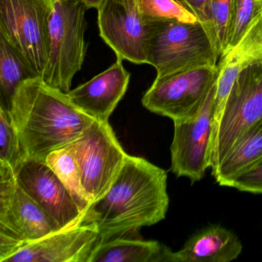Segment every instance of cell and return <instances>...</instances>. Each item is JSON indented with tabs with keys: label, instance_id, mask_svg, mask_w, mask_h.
Returning <instances> with one entry per match:
<instances>
[{
	"label": "cell",
	"instance_id": "6da1fadb",
	"mask_svg": "<svg viewBox=\"0 0 262 262\" xmlns=\"http://www.w3.org/2000/svg\"><path fill=\"white\" fill-rule=\"evenodd\" d=\"M168 176L143 158L128 155L106 194L93 203L82 224L94 223L99 242L135 234L165 219L169 206Z\"/></svg>",
	"mask_w": 262,
	"mask_h": 262
},
{
	"label": "cell",
	"instance_id": "7a4b0ae2",
	"mask_svg": "<svg viewBox=\"0 0 262 262\" xmlns=\"http://www.w3.org/2000/svg\"><path fill=\"white\" fill-rule=\"evenodd\" d=\"M9 112L27 156L40 162L79 139L96 120L39 77L19 85Z\"/></svg>",
	"mask_w": 262,
	"mask_h": 262
},
{
	"label": "cell",
	"instance_id": "3957f363",
	"mask_svg": "<svg viewBox=\"0 0 262 262\" xmlns=\"http://www.w3.org/2000/svg\"><path fill=\"white\" fill-rule=\"evenodd\" d=\"M147 64L163 77L190 69L217 67L219 56L200 22L148 24Z\"/></svg>",
	"mask_w": 262,
	"mask_h": 262
},
{
	"label": "cell",
	"instance_id": "277c9868",
	"mask_svg": "<svg viewBox=\"0 0 262 262\" xmlns=\"http://www.w3.org/2000/svg\"><path fill=\"white\" fill-rule=\"evenodd\" d=\"M86 10L81 0H56L50 19V54L41 79L63 93L70 91L85 60Z\"/></svg>",
	"mask_w": 262,
	"mask_h": 262
},
{
	"label": "cell",
	"instance_id": "5b68a950",
	"mask_svg": "<svg viewBox=\"0 0 262 262\" xmlns=\"http://www.w3.org/2000/svg\"><path fill=\"white\" fill-rule=\"evenodd\" d=\"M56 0H0V36L42 77L50 54V24Z\"/></svg>",
	"mask_w": 262,
	"mask_h": 262
},
{
	"label": "cell",
	"instance_id": "8992f818",
	"mask_svg": "<svg viewBox=\"0 0 262 262\" xmlns=\"http://www.w3.org/2000/svg\"><path fill=\"white\" fill-rule=\"evenodd\" d=\"M262 119V61L244 69L233 83L211 151V172L251 125Z\"/></svg>",
	"mask_w": 262,
	"mask_h": 262
},
{
	"label": "cell",
	"instance_id": "52a82bcc",
	"mask_svg": "<svg viewBox=\"0 0 262 262\" xmlns=\"http://www.w3.org/2000/svg\"><path fill=\"white\" fill-rule=\"evenodd\" d=\"M67 147L77 162L82 185L92 205L111 188L128 154L108 122L98 120Z\"/></svg>",
	"mask_w": 262,
	"mask_h": 262
},
{
	"label": "cell",
	"instance_id": "ba28073f",
	"mask_svg": "<svg viewBox=\"0 0 262 262\" xmlns=\"http://www.w3.org/2000/svg\"><path fill=\"white\" fill-rule=\"evenodd\" d=\"M219 77L217 67H201L156 77L142 103L148 111L174 121L194 119Z\"/></svg>",
	"mask_w": 262,
	"mask_h": 262
},
{
	"label": "cell",
	"instance_id": "9c48e42d",
	"mask_svg": "<svg viewBox=\"0 0 262 262\" xmlns=\"http://www.w3.org/2000/svg\"><path fill=\"white\" fill-rule=\"evenodd\" d=\"M217 82L195 118L174 122L171 170L177 177L188 178L192 184L202 180L206 170L211 167Z\"/></svg>",
	"mask_w": 262,
	"mask_h": 262
},
{
	"label": "cell",
	"instance_id": "30bf717a",
	"mask_svg": "<svg viewBox=\"0 0 262 262\" xmlns=\"http://www.w3.org/2000/svg\"><path fill=\"white\" fill-rule=\"evenodd\" d=\"M59 230L60 227L21 188L13 168L0 163V234L17 242L19 248Z\"/></svg>",
	"mask_w": 262,
	"mask_h": 262
},
{
	"label": "cell",
	"instance_id": "8fae6325",
	"mask_svg": "<svg viewBox=\"0 0 262 262\" xmlns=\"http://www.w3.org/2000/svg\"><path fill=\"white\" fill-rule=\"evenodd\" d=\"M97 10L99 35L117 58L147 64L148 24L141 17L137 0H104Z\"/></svg>",
	"mask_w": 262,
	"mask_h": 262
},
{
	"label": "cell",
	"instance_id": "7c38bea8",
	"mask_svg": "<svg viewBox=\"0 0 262 262\" xmlns=\"http://www.w3.org/2000/svg\"><path fill=\"white\" fill-rule=\"evenodd\" d=\"M13 170L21 188L61 229L82 223L80 208L47 162L27 158Z\"/></svg>",
	"mask_w": 262,
	"mask_h": 262
},
{
	"label": "cell",
	"instance_id": "4fadbf2b",
	"mask_svg": "<svg viewBox=\"0 0 262 262\" xmlns=\"http://www.w3.org/2000/svg\"><path fill=\"white\" fill-rule=\"evenodd\" d=\"M99 239L94 223H80L24 244L5 261L88 262Z\"/></svg>",
	"mask_w": 262,
	"mask_h": 262
},
{
	"label": "cell",
	"instance_id": "5bb4252c",
	"mask_svg": "<svg viewBox=\"0 0 262 262\" xmlns=\"http://www.w3.org/2000/svg\"><path fill=\"white\" fill-rule=\"evenodd\" d=\"M122 62V59L117 58L105 71L70 90L67 95L72 102L96 120L108 122L129 84L131 75Z\"/></svg>",
	"mask_w": 262,
	"mask_h": 262
},
{
	"label": "cell",
	"instance_id": "9a60e30c",
	"mask_svg": "<svg viewBox=\"0 0 262 262\" xmlns=\"http://www.w3.org/2000/svg\"><path fill=\"white\" fill-rule=\"evenodd\" d=\"M260 61H262V13L240 41L225 52L217 62L219 77L214 99V129L219 123L233 83L239 73L248 66Z\"/></svg>",
	"mask_w": 262,
	"mask_h": 262
},
{
	"label": "cell",
	"instance_id": "2e32d148",
	"mask_svg": "<svg viewBox=\"0 0 262 262\" xmlns=\"http://www.w3.org/2000/svg\"><path fill=\"white\" fill-rule=\"evenodd\" d=\"M242 250L234 232L212 225L193 234L176 256L178 262H229L237 259Z\"/></svg>",
	"mask_w": 262,
	"mask_h": 262
},
{
	"label": "cell",
	"instance_id": "e0dca14e",
	"mask_svg": "<svg viewBox=\"0 0 262 262\" xmlns=\"http://www.w3.org/2000/svg\"><path fill=\"white\" fill-rule=\"evenodd\" d=\"M88 262H178L176 252L157 241L129 236L99 242Z\"/></svg>",
	"mask_w": 262,
	"mask_h": 262
},
{
	"label": "cell",
	"instance_id": "ac0fdd59",
	"mask_svg": "<svg viewBox=\"0 0 262 262\" xmlns=\"http://www.w3.org/2000/svg\"><path fill=\"white\" fill-rule=\"evenodd\" d=\"M262 161V119L257 121L237 141L211 172L221 186L232 187L235 179Z\"/></svg>",
	"mask_w": 262,
	"mask_h": 262
},
{
	"label": "cell",
	"instance_id": "d6986e66",
	"mask_svg": "<svg viewBox=\"0 0 262 262\" xmlns=\"http://www.w3.org/2000/svg\"><path fill=\"white\" fill-rule=\"evenodd\" d=\"M37 76L9 42L0 36V106L7 111L21 83Z\"/></svg>",
	"mask_w": 262,
	"mask_h": 262
},
{
	"label": "cell",
	"instance_id": "ffe728a7",
	"mask_svg": "<svg viewBox=\"0 0 262 262\" xmlns=\"http://www.w3.org/2000/svg\"><path fill=\"white\" fill-rule=\"evenodd\" d=\"M46 162L70 191L84 216L91 202L84 189L79 166L72 151L67 147L59 148L50 153Z\"/></svg>",
	"mask_w": 262,
	"mask_h": 262
},
{
	"label": "cell",
	"instance_id": "44dd1931",
	"mask_svg": "<svg viewBox=\"0 0 262 262\" xmlns=\"http://www.w3.org/2000/svg\"><path fill=\"white\" fill-rule=\"evenodd\" d=\"M232 23V0H211L205 27L219 59L228 48Z\"/></svg>",
	"mask_w": 262,
	"mask_h": 262
},
{
	"label": "cell",
	"instance_id": "7402d4cb",
	"mask_svg": "<svg viewBox=\"0 0 262 262\" xmlns=\"http://www.w3.org/2000/svg\"><path fill=\"white\" fill-rule=\"evenodd\" d=\"M0 163L15 168L27 159L10 112L0 106Z\"/></svg>",
	"mask_w": 262,
	"mask_h": 262
},
{
	"label": "cell",
	"instance_id": "603a6c76",
	"mask_svg": "<svg viewBox=\"0 0 262 262\" xmlns=\"http://www.w3.org/2000/svg\"><path fill=\"white\" fill-rule=\"evenodd\" d=\"M137 6L145 24L164 21L199 22L195 16L174 0H137Z\"/></svg>",
	"mask_w": 262,
	"mask_h": 262
},
{
	"label": "cell",
	"instance_id": "cb8c5ba5",
	"mask_svg": "<svg viewBox=\"0 0 262 262\" xmlns=\"http://www.w3.org/2000/svg\"><path fill=\"white\" fill-rule=\"evenodd\" d=\"M262 13V0H232V23L228 48L236 45Z\"/></svg>",
	"mask_w": 262,
	"mask_h": 262
},
{
	"label": "cell",
	"instance_id": "d4e9b609",
	"mask_svg": "<svg viewBox=\"0 0 262 262\" xmlns=\"http://www.w3.org/2000/svg\"><path fill=\"white\" fill-rule=\"evenodd\" d=\"M231 188L245 192L262 194V161L237 177Z\"/></svg>",
	"mask_w": 262,
	"mask_h": 262
},
{
	"label": "cell",
	"instance_id": "484cf974",
	"mask_svg": "<svg viewBox=\"0 0 262 262\" xmlns=\"http://www.w3.org/2000/svg\"><path fill=\"white\" fill-rule=\"evenodd\" d=\"M179 5L195 16L203 24L206 19L211 0H174Z\"/></svg>",
	"mask_w": 262,
	"mask_h": 262
},
{
	"label": "cell",
	"instance_id": "4316f807",
	"mask_svg": "<svg viewBox=\"0 0 262 262\" xmlns=\"http://www.w3.org/2000/svg\"><path fill=\"white\" fill-rule=\"evenodd\" d=\"M87 9H98L100 7L104 0H81Z\"/></svg>",
	"mask_w": 262,
	"mask_h": 262
}]
</instances>
